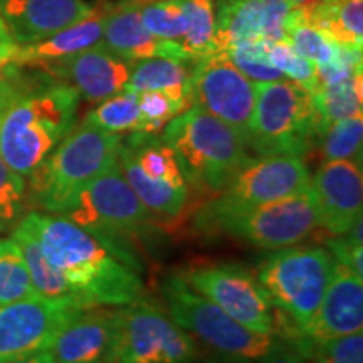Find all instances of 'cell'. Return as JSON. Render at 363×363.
I'll list each match as a JSON object with an SVG mask.
<instances>
[{"label":"cell","mask_w":363,"mask_h":363,"mask_svg":"<svg viewBox=\"0 0 363 363\" xmlns=\"http://www.w3.org/2000/svg\"><path fill=\"white\" fill-rule=\"evenodd\" d=\"M333 269L335 259L328 249L298 244L278 249L257 267L256 278L261 288L272 308L293 321L298 340L311 323Z\"/></svg>","instance_id":"obj_6"},{"label":"cell","mask_w":363,"mask_h":363,"mask_svg":"<svg viewBox=\"0 0 363 363\" xmlns=\"http://www.w3.org/2000/svg\"><path fill=\"white\" fill-rule=\"evenodd\" d=\"M311 363H363V333L347 335L330 342L313 345L305 358Z\"/></svg>","instance_id":"obj_39"},{"label":"cell","mask_w":363,"mask_h":363,"mask_svg":"<svg viewBox=\"0 0 363 363\" xmlns=\"http://www.w3.org/2000/svg\"><path fill=\"white\" fill-rule=\"evenodd\" d=\"M197 345L158 303L138 298L115 308V333L106 363H190Z\"/></svg>","instance_id":"obj_9"},{"label":"cell","mask_w":363,"mask_h":363,"mask_svg":"<svg viewBox=\"0 0 363 363\" xmlns=\"http://www.w3.org/2000/svg\"><path fill=\"white\" fill-rule=\"evenodd\" d=\"M110 7L111 0H98L83 21L39 43L19 45L12 59V65L29 67V69H43L45 66L74 56L91 45L98 44L103 38L104 21H106Z\"/></svg>","instance_id":"obj_22"},{"label":"cell","mask_w":363,"mask_h":363,"mask_svg":"<svg viewBox=\"0 0 363 363\" xmlns=\"http://www.w3.org/2000/svg\"><path fill=\"white\" fill-rule=\"evenodd\" d=\"M180 276L190 288L246 328L264 335L279 333V321L269 298L246 267L230 262L203 264L189 267Z\"/></svg>","instance_id":"obj_11"},{"label":"cell","mask_w":363,"mask_h":363,"mask_svg":"<svg viewBox=\"0 0 363 363\" xmlns=\"http://www.w3.org/2000/svg\"><path fill=\"white\" fill-rule=\"evenodd\" d=\"M91 9L84 0H0V17L17 45L51 38L83 21Z\"/></svg>","instance_id":"obj_19"},{"label":"cell","mask_w":363,"mask_h":363,"mask_svg":"<svg viewBox=\"0 0 363 363\" xmlns=\"http://www.w3.org/2000/svg\"><path fill=\"white\" fill-rule=\"evenodd\" d=\"M133 66L135 62L120 57L99 40L74 56L35 71L65 81L86 101L99 103L126 88Z\"/></svg>","instance_id":"obj_17"},{"label":"cell","mask_w":363,"mask_h":363,"mask_svg":"<svg viewBox=\"0 0 363 363\" xmlns=\"http://www.w3.org/2000/svg\"><path fill=\"white\" fill-rule=\"evenodd\" d=\"M115 333V308H88L59 331L51 348L57 363H106Z\"/></svg>","instance_id":"obj_21"},{"label":"cell","mask_w":363,"mask_h":363,"mask_svg":"<svg viewBox=\"0 0 363 363\" xmlns=\"http://www.w3.org/2000/svg\"><path fill=\"white\" fill-rule=\"evenodd\" d=\"M29 79L30 74H26L24 67L12 65V62L0 66V116L13 101V98L24 89Z\"/></svg>","instance_id":"obj_40"},{"label":"cell","mask_w":363,"mask_h":363,"mask_svg":"<svg viewBox=\"0 0 363 363\" xmlns=\"http://www.w3.org/2000/svg\"><path fill=\"white\" fill-rule=\"evenodd\" d=\"M27 206L26 179L0 158V233L13 230L26 216Z\"/></svg>","instance_id":"obj_35"},{"label":"cell","mask_w":363,"mask_h":363,"mask_svg":"<svg viewBox=\"0 0 363 363\" xmlns=\"http://www.w3.org/2000/svg\"><path fill=\"white\" fill-rule=\"evenodd\" d=\"M298 9L301 19L321 30L338 45L362 49L363 0H321Z\"/></svg>","instance_id":"obj_24"},{"label":"cell","mask_w":363,"mask_h":363,"mask_svg":"<svg viewBox=\"0 0 363 363\" xmlns=\"http://www.w3.org/2000/svg\"><path fill=\"white\" fill-rule=\"evenodd\" d=\"M293 7L288 0H216L219 51L252 40H283Z\"/></svg>","instance_id":"obj_18"},{"label":"cell","mask_w":363,"mask_h":363,"mask_svg":"<svg viewBox=\"0 0 363 363\" xmlns=\"http://www.w3.org/2000/svg\"><path fill=\"white\" fill-rule=\"evenodd\" d=\"M89 123L98 128L110 131V133L123 135L140 130V108L138 94L128 89L120 91L115 96H110L99 101L96 108H93L84 116Z\"/></svg>","instance_id":"obj_31"},{"label":"cell","mask_w":363,"mask_h":363,"mask_svg":"<svg viewBox=\"0 0 363 363\" xmlns=\"http://www.w3.org/2000/svg\"><path fill=\"white\" fill-rule=\"evenodd\" d=\"M118 163L136 197L150 212L165 217H177L184 211L189 199V189L175 187V185L153 180L145 175L131 150L123 142L118 153Z\"/></svg>","instance_id":"obj_25"},{"label":"cell","mask_w":363,"mask_h":363,"mask_svg":"<svg viewBox=\"0 0 363 363\" xmlns=\"http://www.w3.org/2000/svg\"><path fill=\"white\" fill-rule=\"evenodd\" d=\"M311 96L323 133L335 121L362 113V72L342 83L320 86Z\"/></svg>","instance_id":"obj_28"},{"label":"cell","mask_w":363,"mask_h":363,"mask_svg":"<svg viewBox=\"0 0 363 363\" xmlns=\"http://www.w3.org/2000/svg\"><path fill=\"white\" fill-rule=\"evenodd\" d=\"M39 296L21 247L12 238L0 240V306Z\"/></svg>","instance_id":"obj_30"},{"label":"cell","mask_w":363,"mask_h":363,"mask_svg":"<svg viewBox=\"0 0 363 363\" xmlns=\"http://www.w3.org/2000/svg\"><path fill=\"white\" fill-rule=\"evenodd\" d=\"M266 57L271 66L283 72L284 78L301 84L310 93L318 88L315 65L303 56H299L288 39L274 40V43L267 44Z\"/></svg>","instance_id":"obj_36"},{"label":"cell","mask_w":363,"mask_h":363,"mask_svg":"<svg viewBox=\"0 0 363 363\" xmlns=\"http://www.w3.org/2000/svg\"><path fill=\"white\" fill-rule=\"evenodd\" d=\"M256 103L247 147L259 157H298L320 140V118L311 93L283 78L254 83Z\"/></svg>","instance_id":"obj_5"},{"label":"cell","mask_w":363,"mask_h":363,"mask_svg":"<svg viewBox=\"0 0 363 363\" xmlns=\"http://www.w3.org/2000/svg\"><path fill=\"white\" fill-rule=\"evenodd\" d=\"M138 94L140 130L142 133L158 135L172 118L180 115L182 110L162 91H143Z\"/></svg>","instance_id":"obj_38"},{"label":"cell","mask_w":363,"mask_h":363,"mask_svg":"<svg viewBox=\"0 0 363 363\" xmlns=\"http://www.w3.org/2000/svg\"><path fill=\"white\" fill-rule=\"evenodd\" d=\"M363 331V278L335 261L333 276L320 306L294 350L308 355L313 345Z\"/></svg>","instance_id":"obj_15"},{"label":"cell","mask_w":363,"mask_h":363,"mask_svg":"<svg viewBox=\"0 0 363 363\" xmlns=\"http://www.w3.org/2000/svg\"><path fill=\"white\" fill-rule=\"evenodd\" d=\"M288 2L291 7H308L313 6V4L321 2V0H288Z\"/></svg>","instance_id":"obj_44"},{"label":"cell","mask_w":363,"mask_h":363,"mask_svg":"<svg viewBox=\"0 0 363 363\" xmlns=\"http://www.w3.org/2000/svg\"><path fill=\"white\" fill-rule=\"evenodd\" d=\"M311 187V175L303 158L259 157L252 158L219 195L199 214L212 216L274 202Z\"/></svg>","instance_id":"obj_14"},{"label":"cell","mask_w":363,"mask_h":363,"mask_svg":"<svg viewBox=\"0 0 363 363\" xmlns=\"http://www.w3.org/2000/svg\"><path fill=\"white\" fill-rule=\"evenodd\" d=\"M140 13L150 34L180 45L189 27L182 0H140Z\"/></svg>","instance_id":"obj_33"},{"label":"cell","mask_w":363,"mask_h":363,"mask_svg":"<svg viewBox=\"0 0 363 363\" xmlns=\"http://www.w3.org/2000/svg\"><path fill=\"white\" fill-rule=\"evenodd\" d=\"M101 43L120 57L131 62L150 57L187 59L179 44L160 40L148 33L142 22L140 0L111 2L110 12L104 21Z\"/></svg>","instance_id":"obj_20"},{"label":"cell","mask_w":363,"mask_h":363,"mask_svg":"<svg viewBox=\"0 0 363 363\" xmlns=\"http://www.w3.org/2000/svg\"><path fill=\"white\" fill-rule=\"evenodd\" d=\"M0 240H2V239H0Z\"/></svg>","instance_id":"obj_45"},{"label":"cell","mask_w":363,"mask_h":363,"mask_svg":"<svg viewBox=\"0 0 363 363\" xmlns=\"http://www.w3.org/2000/svg\"><path fill=\"white\" fill-rule=\"evenodd\" d=\"M123 143L131 150L138 167L150 179L165 182L175 187L189 189L174 150L163 142L160 135L131 131L126 138H123Z\"/></svg>","instance_id":"obj_26"},{"label":"cell","mask_w":363,"mask_h":363,"mask_svg":"<svg viewBox=\"0 0 363 363\" xmlns=\"http://www.w3.org/2000/svg\"><path fill=\"white\" fill-rule=\"evenodd\" d=\"M174 150L187 185L222 192L254 157L235 131L199 106L172 118L160 135Z\"/></svg>","instance_id":"obj_3"},{"label":"cell","mask_w":363,"mask_h":363,"mask_svg":"<svg viewBox=\"0 0 363 363\" xmlns=\"http://www.w3.org/2000/svg\"><path fill=\"white\" fill-rule=\"evenodd\" d=\"M320 227L333 235H345L363 211L362 162L330 160L311 179Z\"/></svg>","instance_id":"obj_16"},{"label":"cell","mask_w":363,"mask_h":363,"mask_svg":"<svg viewBox=\"0 0 363 363\" xmlns=\"http://www.w3.org/2000/svg\"><path fill=\"white\" fill-rule=\"evenodd\" d=\"M286 38L293 44L299 56H303L315 66H325L337 62L342 56V45L331 40L328 35L306 24L299 16L298 9L293 7L289 17Z\"/></svg>","instance_id":"obj_32"},{"label":"cell","mask_w":363,"mask_h":363,"mask_svg":"<svg viewBox=\"0 0 363 363\" xmlns=\"http://www.w3.org/2000/svg\"><path fill=\"white\" fill-rule=\"evenodd\" d=\"M162 291L172 320L227 360L256 362L281 342L276 335L257 333L240 325L216 303L190 288L180 274H170Z\"/></svg>","instance_id":"obj_7"},{"label":"cell","mask_w":363,"mask_h":363,"mask_svg":"<svg viewBox=\"0 0 363 363\" xmlns=\"http://www.w3.org/2000/svg\"><path fill=\"white\" fill-rule=\"evenodd\" d=\"M59 216L115 246L128 249L131 238H142L148 233L155 214L136 197L120 163H116L81 189Z\"/></svg>","instance_id":"obj_10"},{"label":"cell","mask_w":363,"mask_h":363,"mask_svg":"<svg viewBox=\"0 0 363 363\" xmlns=\"http://www.w3.org/2000/svg\"><path fill=\"white\" fill-rule=\"evenodd\" d=\"M195 224L203 233L240 239L262 249L296 246L320 227L311 187L279 201L235 208L220 214H197Z\"/></svg>","instance_id":"obj_8"},{"label":"cell","mask_w":363,"mask_h":363,"mask_svg":"<svg viewBox=\"0 0 363 363\" xmlns=\"http://www.w3.org/2000/svg\"><path fill=\"white\" fill-rule=\"evenodd\" d=\"M79 94L65 81L39 71L0 116V158L30 177L74 128Z\"/></svg>","instance_id":"obj_2"},{"label":"cell","mask_w":363,"mask_h":363,"mask_svg":"<svg viewBox=\"0 0 363 363\" xmlns=\"http://www.w3.org/2000/svg\"><path fill=\"white\" fill-rule=\"evenodd\" d=\"M251 363H308L306 358L301 353L294 350L293 347L279 342L272 350L259 360Z\"/></svg>","instance_id":"obj_41"},{"label":"cell","mask_w":363,"mask_h":363,"mask_svg":"<svg viewBox=\"0 0 363 363\" xmlns=\"http://www.w3.org/2000/svg\"><path fill=\"white\" fill-rule=\"evenodd\" d=\"M267 40H252V43H240L225 49L227 56L234 62V66L242 72L252 83H269V81L283 79V72L269 65L266 57Z\"/></svg>","instance_id":"obj_37"},{"label":"cell","mask_w":363,"mask_h":363,"mask_svg":"<svg viewBox=\"0 0 363 363\" xmlns=\"http://www.w3.org/2000/svg\"><path fill=\"white\" fill-rule=\"evenodd\" d=\"M192 104L229 125L249 143L256 103L254 83L240 72L225 51L197 59L190 79ZM249 148V147H247Z\"/></svg>","instance_id":"obj_12"},{"label":"cell","mask_w":363,"mask_h":363,"mask_svg":"<svg viewBox=\"0 0 363 363\" xmlns=\"http://www.w3.org/2000/svg\"><path fill=\"white\" fill-rule=\"evenodd\" d=\"M88 308L74 299L44 296L0 306V363L48 352L59 331Z\"/></svg>","instance_id":"obj_13"},{"label":"cell","mask_w":363,"mask_h":363,"mask_svg":"<svg viewBox=\"0 0 363 363\" xmlns=\"http://www.w3.org/2000/svg\"><path fill=\"white\" fill-rule=\"evenodd\" d=\"M123 135L98 128L88 120L74 125L29 179V203L35 211L61 214L89 182L118 163Z\"/></svg>","instance_id":"obj_4"},{"label":"cell","mask_w":363,"mask_h":363,"mask_svg":"<svg viewBox=\"0 0 363 363\" xmlns=\"http://www.w3.org/2000/svg\"><path fill=\"white\" fill-rule=\"evenodd\" d=\"M17 225L38 240L45 259L88 306L120 308L142 298V264L130 249L49 212H26Z\"/></svg>","instance_id":"obj_1"},{"label":"cell","mask_w":363,"mask_h":363,"mask_svg":"<svg viewBox=\"0 0 363 363\" xmlns=\"http://www.w3.org/2000/svg\"><path fill=\"white\" fill-rule=\"evenodd\" d=\"M7 363H57L56 358L51 355V352H39L34 353V355H27L22 358H17V360L7 362Z\"/></svg>","instance_id":"obj_43"},{"label":"cell","mask_w":363,"mask_h":363,"mask_svg":"<svg viewBox=\"0 0 363 363\" xmlns=\"http://www.w3.org/2000/svg\"><path fill=\"white\" fill-rule=\"evenodd\" d=\"M321 155L325 162L355 160L362 162L363 116L358 115L335 121L320 135Z\"/></svg>","instance_id":"obj_34"},{"label":"cell","mask_w":363,"mask_h":363,"mask_svg":"<svg viewBox=\"0 0 363 363\" xmlns=\"http://www.w3.org/2000/svg\"><path fill=\"white\" fill-rule=\"evenodd\" d=\"M17 49H19V45L12 39L11 33H9L6 24H4L2 17H0V66H6L9 62H12Z\"/></svg>","instance_id":"obj_42"},{"label":"cell","mask_w":363,"mask_h":363,"mask_svg":"<svg viewBox=\"0 0 363 363\" xmlns=\"http://www.w3.org/2000/svg\"><path fill=\"white\" fill-rule=\"evenodd\" d=\"M12 239L16 240L17 246L21 247L22 256H24L26 259L27 269H29L30 279H33V284L39 296L51 298V299H74V301L84 303L78 294L72 291V288L67 284V281L62 278L61 272L54 269L51 262L45 259L43 251H40L38 240L27 233L24 227L21 225L13 227Z\"/></svg>","instance_id":"obj_27"},{"label":"cell","mask_w":363,"mask_h":363,"mask_svg":"<svg viewBox=\"0 0 363 363\" xmlns=\"http://www.w3.org/2000/svg\"><path fill=\"white\" fill-rule=\"evenodd\" d=\"M195 61L170 57H150L135 62L125 89L131 93L162 91L182 111L192 106L190 79Z\"/></svg>","instance_id":"obj_23"},{"label":"cell","mask_w":363,"mask_h":363,"mask_svg":"<svg viewBox=\"0 0 363 363\" xmlns=\"http://www.w3.org/2000/svg\"><path fill=\"white\" fill-rule=\"evenodd\" d=\"M189 27L180 48L190 61L217 52L216 44V0H182Z\"/></svg>","instance_id":"obj_29"}]
</instances>
